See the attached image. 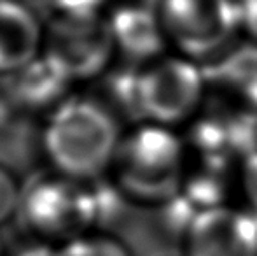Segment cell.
<instances>
[{
	"label": "cell",
	"mask_w": 257,
	"mask_h": 256,
	"mask_svg": "<svg viewBox=\"0 0 257 256\" xmlns=\"http://www.w3.org/2000/svg\"><path fill=\"white\" fill-rule=\"evenodd\" d=\"M124 132L122 118L96 93H74L42 120L39 147L53 172L93 183L110 174Z\"/></svg>",
	"instance_id": "1"
},
{
	"label": "cell",
	"mask_w": 257,
	"mask_h": 256,
	"mask_svg": "<svg viewBox=\"0 0 257 256\" xmlns=\"http://www.w3.org/2000/svg\"><path fill=\"white\" fill-rule=\"evenodd\" d=\"M184 160V144L175 128L139 121L126 128L110 178L126 200L165 204L179 195Z\"/></svg>",
	"instance_id": "2"
},
{
	"label": "cell",
	"mask_w": 257,
	"mask_h": 256,
	"mask_svg": "<svg viewBox=\"0 0 257 256\" xmlns=\"http://www.w3.org/2000/svg\"><path fill=\"white\" fill-rule=\"evenodd\" d=\"M18 216L30 237L61 246L96 232L93 186L49 170L23 186Z\"/></svg>",
	"instance_id": "3"
},
{
	"label": "cell",
	"mask_w": 257,
	"mask_h": 256,
	"mask_svg": "<svg viewBox=\"0 0 257 256\" xmlns=\"http://www.w3.org/2000/svg\"><path fill=\"white\" fill-rule=\"evenodd\" d=\"M205 92V72L193 60L161 56L135 68L133 116L177 130L200 111Z\"/></svg>",
	"instance_id": "4"
},
{
	"label": "cell",
	"mask_w": 257,
	"mask_h": 256,
	"mask_svg": "<svg viewBox=\"0 0 257 256\" xmlns=\"http://www.w3.org/2000/svg\"><path fill=\"white\" fill-rule=\"evenodd\" d=\"M115 51L105 14H51L44 27L42 56L56 65L74 84L100 79L110 70Z\"/></svg>",
	"instance_id": "5"
},
{
	"label": "cell",
	"mask_w": 257,
	"mask_h": 256,
	"mask_svg": "<svg viewBox=\"0 0 257 256\" xmlns=\"http://www.w3.org/2000/svg\"><path fill=\"white\" fill-rule=\"evenodd\" d=\"M158 16L166 39L193 62L220 56L241 28L236 0H161Z\"/></svg>",
	"instance_id": "6"
},
{
	"label": "cell",
	"mask_w": 257,
	"mask_h": 256,
	"mask_svg": "<svg viewBox=\"0 0 257 256\" xmlns=\"http://www.w3.org/2000/svg\"><path fill=\"white\" fill-rule=\"evenodd\" d=\"M182 242L184 256H257V218L229 205L201 209Z\"/></svg>",
	"instance_id": "7"
},
{
	"label": "cell",
	"mask_w": 257,
	"mask_h": 256,
	"mask_svg": "<svg viewBox=\"0 0 257 256\" xmlns=\"http://www.w3.org/2000/svg\"><path fill=\"white\" fill-rule=\"evenodd\" d=\"M2 82V102L25 116H48L74 95V82L46 56H39Z\"/></svg>",
	"instance_id": "8"
},
{
	"label": "cell",
	"mask_w": 257,
	"mask_h": 256,
	"mask_svg": "<svg viewBox=\"0 0 257 256\" xmlns=\"http://www.w3.org/2000/svg\"><path fill=\"white\" fill-rule=\"evenodd\" d=\"M115 51L139 67L161 58L166 46V35L159 21L158 11L139 2H122L107 14Z\"/></svg>",
	"instance_id": "9"
},
{
	"label": "cell",
	"mask_w": 257,
	"mask_h": 256,
	"mask_svg": "<svg viewBox=\"0 0 257 256\" xmlns=\"http://www.w3.org/2000/svg\"><path fill=\"white\" fill-rule=\"evenodd\" d=\"M44 27L23 0H0V79L42 56Z\"/></svg>",
	"instance_id": "10"
},
{
	"label": "cell",
	"mask_w": 257,
	"mask_h": 256,
	"mask_svg": "<svg viewBox=\"0 0 257 256\" xmlns=\"http://www.w3.org/2000/svg\"><path fill=\"white\" fill-rule=\"evenodd\" d=\"M56 256H133V251L110 232H89L56 246Z\"/></svg>",
	"instance_id": "11"
},
{
	"label": "cell",
	"mask_w": 257,
	"mask_h": 256,
	"mask_svg": "<svg viewBox=\"0 0 257 256\" xmlns=\"http://www.w3.org/2000/svg\"><path fill=\"white\" fill-rule=\"evenodd\" d=\"M23 186L16 172L0 161V226L20 214Z\"/></svg>",
	"instance_id": "12"
},
{
	"label": "cell",
	"mask_w": 257,
	"mask_h": 256,
	"mask_svg": "<svg viewBox=\"0 0 257 256\" xmlns=\"http://www.w3.org/2000/svg\"><path fill=\"white\" fill-rule=\"evenodd\" d=\"M108 0H48L51 14L60 16H95L105 14Z\"/></svg>",
	"instance_id": "13"
},
{
	"label": "cell",
	"mask_w": 257,
	"mask_h": 256,
	"mask_svg": "<svg viewBox=\"0 0 257 256\" xmlns=\"http://www.w3.org/2000/svg\"><path fill=\"white\" fill-rule=\"evenodd\" d=\"M7 256H56V246L30 237L25 242L18 244L13 251H7Z\"/></svg>",
	"instance_id": "14"
},
{
	"label": "cell",
	"mask_w": 257,
	"mask_h": 256,
	"mask_svg": "<svg viewBox=\"0 0 257 256\" xmlns=\"http://www.w3.org/2000/svg\"><path fill=\"white\" fill-rule=\"evenodd\" d=\"M241 28L257 39V0H236Z\"/></svg>",
	"instance_id": "15"
},
{
	"label": "cell",
	"mask_w": 257,
	"mask_h": 256,
	"mask_svg": "<svg viewBox=\"0 0 257 256\" xmlns=\"http://www.w3.org/2000/svg\"><path fill=\"white\" fill-rule=\"evenodd\" d=\"M0 256H7V249H6V246H4L2 239H0Z\"/></svg>",
	"instance_id": "16"
},
{
	"label": "cell",
	"mask_w": 257,
	"mask_h": 256,
	"mask_svg": "<svg viewBox=\"0 0 257 256\" xmlns=\"http://www.w3.org/2000/svg\"><path fill=\"white\" fill-rule=\"evenodd\" d=\"M255 142H257V125H255Z\"/></svg>",
	"instance_id": "17"
},
{
	"label": "cell",
	"mask_w": 257,
	"mask_h": 256,
	"mask_svg": "<svg viewBox=\"0 0 257 256\" xmlns=\"http://www.w3.org/2000/svg\"><path fill=\"white\" fill-rule=\"evenodd\" d=\"M23 2H27V0H23Z\"/></svg>",
	"instance_id": "18"
}]
</instances>
